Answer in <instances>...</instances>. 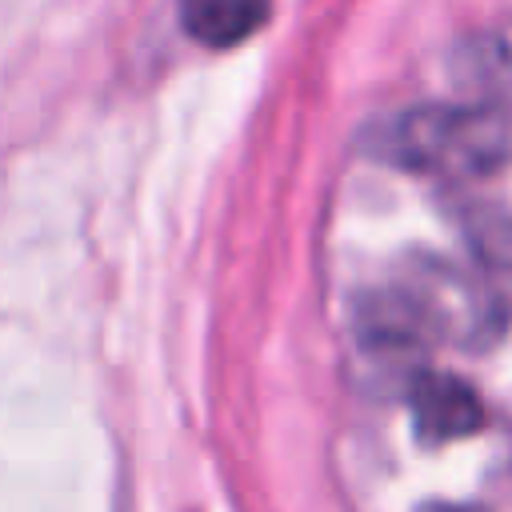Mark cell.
I'll list each match as a JSON object with an SVG mask.
<instances>
[{"label": "cell", "instance_id": "cell-1", "mask_svg": "<svg viewBox=\"0 0 512 512\" xmlns=\"http://www.w3.org/2000/svg\"><path fill=\"white\" fill-rule=\"evenodd\" d=\"M380 156L444 180L488 176L512 160V104L480 76V96L412 108L384 124Z\"/></svg>", "mask_w": 512, "mask_h": 512}, {"label": "cell", "instance_id": "cell-2", "mask_svg": "<svg viewBox=\"0 0 512 512\" xmlns=\"http://www.w3.org/2000/svg\"><path fill=\"white\" fill-rule=\"evenodd\" d=\"M376 300L412 344L452 340L476 348L496 340L504 328L500 296L480 276L440 256L404 260L400 276L388 288H380Z\"/></svg>", "mask_w": 512, "mask_h": 512}, {"label": "cell", "instance_id": "cell-3", "mask_svg": "<svg viewBox=\"0 0 512 512\" xmlns=\"http://www.w3.org/2000/svg\"><path fill=\"white\" fill-rule=\"evenodd\" d=\"M408 404L416 420V436L424 444H448L464 440L484 424L480 396L448 372H416L408 384Z\"/></svg>", "mask_w": 512, "mask_h": 512}, {"label": "cell", "instance_id": "cell-4", "mask_svg": "<svg viewBox=\"0 0 512 512\" xmlns=\"http://www.w3.org/2000/svg\"><path fill=\"white\" fill-rule=\"evenodd\" d=\"M272 0H180L184 32L204 48H236L264 28Z\"/></svg>", "mask_w": 512, "mask_h": 512}, {"label": "cell", "instance_id": "cell-5", "mask_svg": "<svg viewBox=\"0 0 512 512\" xmlns=\"http://www.w3.org/2000/svg\"><path fill=\"white\" fill-rule=\"evenodd\" d=\"M476 256L484 264H496L504 272H512V216L496 212V208H476L464 224Z\"/></svg>", "mask_w": 512, "mask_h": 512}, {"label": "cell", "instance_id": "cell-6", "mask_svg": "<svg viewBox=\"0 0 512 512\" xmlns=\"http://www.w3.org/2000/svg\"><path fill=\"white\" fill-rule=\"evenodd\" d=\"M424 512H480V508H452V504H432V508H424Z\"/></svg>", "mask_w": 512, "mask_h": 512}]
</instances>
